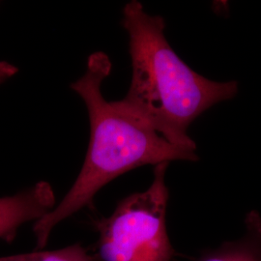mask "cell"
<instances>
[{
	"instance_id": "obj_1",
	"label": "cell",
	"mask_w": 261,
	"mask_h": 261,
	"mask_svg": "<svg viewBox=\"0 0 261 261\" xmlns=\"http://www.w3.org/2000/svg\"><path fill=\"white\" fill-rule=\"evenodd\" d=\"M112 67L109 56L96 51L88 57L84 75L71 84V89L81 96L87 108L90 140L74 185L58 205L33 225L37 249L46 247L57 224L92 205L97 193L113 179L146 165L198 160L196 151L171 144L118 101L108 102L103 98L101 86Z\"/></svg>"
},
{
	"instance_id": "obj_2",
	"label": "cell",
	"mask_w": 261,
	"mask_h": 261,
	"mask_svg": "<svg viewBox=\"0 0 261 261\" xmlns=\"http://www.w3.org/2000/svg\"><path fill=\"white\" fill-rule=\"evenodd\" d=\"M122 25L129 36L133 75L118 102L171 144L196 151L189 126L214 105L232 99L238 83L214 82L192 70L170 47L164 19L147 14L137 0L124 7Z\"/></svg>"
},
{
	"instance_id": "obj_3",
	"label": "cell",
	"mask_w": 261,
	"mask_h": 261,
	"mask_svg": "<svg viewBox=\"0 0 261 261\" xmlns=\"http://www.w3.org/2000/svg\"><path fill=\"white\" fill-rule=\"evenodd\" d=\"M168 166H155L146 191L125 197L112 215L95 222L98 261L171 260L174 251L167 229Z\"/></svg>"
},
{
	"instance_id": "obj_4",
	"label": "cell",
	"mask_w": 261,
	"mask_h": 261,
	"mask_svg": "<svg viewBox=\"0 0 261 261\" xmlns=\"http://www.w3.org/2000/svg\"><path fill=\"white\" fill-rule=\"evenodd\" d=\"M53 187L45 181L15 196L0 198V239L11 243L19 227L30 221H38L56 207Z\"/></svg>"
},
{
	"instance_id": "obj_5",
	"label": "cell",
	"mask_w": 261,
	"mask_h": 261,
	"mask_svg": "<svg viewBox=\"0 0 261 261\" xmlns=\"http://www.w3.org/2000/svg\"><path fill=\"white\" fill-rule=\"evenodd\" d=\"M199 261H261V217L251 212L245 221V232L234 241L202 254Z\"/></svg>"
},
{
	"instance_id": "obj_6",
	"label": "cell",
	"mask_w": 261,
	"mask_h": 261,
	"mask_svg": "<svg viewBox=\"0 0 261 261\" xmlns=\"http://www.w3.org/2000/svg\"><path fill=\"white\" fill-rule=\"evenodd\" d=\"M0 261H98L81 244H75L56 251L29 252L0 257Z\"/></svg>"
},
{
	"instance_id": "obj_7",
	"label": "cell",
	"mask_w": 261,
	"mask_h": 261,
	"mask_svg": "<svg viewBox=\"0 0 261 261\" xmlns=\"http://www.w3.org/2000/svg\"><path fill=\"white\" fill-rule=\"evenodd\" d=\"M18 71L19 69L16 66L10 64L6 61H0V84L14 76Z\"/></svg>"
}]
</instances>
